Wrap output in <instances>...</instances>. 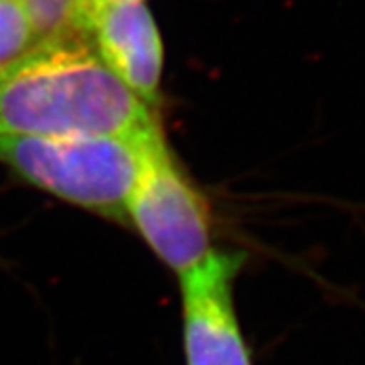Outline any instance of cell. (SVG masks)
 <instances>
[{
	"instance_id": "6da1fadb",
	"label": "cell",
	"mask_w": 365,
	"mask_h": 365,
	"mask_svg": "<svg viewBox=\"0 0 365 365\" xmlns=\"http://www.w3.org/2000/svg\"><path fill=\"white\" fill-rule=\"evenodd\" d=\"M154 128L150 108L69 28L0 67V138L135 135Z\"/></svg>"
},
{
	"instance_id": "7a4b0ae2",
	"label": "cell",
	"mask_w": 365,
	"mask_h": 365,
	"mask_svg": "<svg viewBox=\"0 0 365 365\" xmlns=\"http://www.w3.org/2000/svg\"><path fill=\"white\" fill-rule=\"evenodd\" d=\"M160 128L135 135L0 138V162L26 182L106 217L126 221V206Z\"/></svg>"
},
{
	"instance_id": "3957f363",
	"label": "cell",
	"mask_w": 365,
	"mask_h": 365,
	"mask_svg": "<svg viewBox=\"0 0 365 365\" xmlns=\"http://www.w3.org/2000/svg\"><path fill=\"white\" fill-rule=\"evenodd\" d=\"M126 217L134 221L163 264L178 274L212 252L208 204L173 162L163 139L148 153L130 195Z\"/></svg>"
},
{
	"instance_id": "277c9868",
	"label": "cell",
	"mask_w": 365,
	"mask_h": 365,
	"mask_svg": "<svg viewBox=\"0 0 365 365\" xmlns=\"http://www.w3.org/2000/svg\"><path fill=\"white\" fill-rule=\"evenodd\" d=\"M67 28L86 37L102 61L148 108L156 104L163 46L143 2L73 0Z\"/></svg>"
},
{
	"instance_id": "5b68a950",
	"label": "cell",
	"mask_w": 365,
	"mask_h": 365,
	"mask_svg": "<svg viewBox=\"0 0 365 365\" xmlns=\"http://www.w3.org/2000/svg\"><path fill=\"white\" fill-rule=\"evenodd\" d=\"M240 267L237 255L212 250L180 274L185 365H252L232 302V280Z\"/></svg>"
},
{
	"instance_id": "8992f818",
	"label": "cell",
	"mask_w": 365,
	"mask_h": 365,
	"mask_svg": "<svg viewBox=\"0 0 365 365\" xmlns=\"http://www.w3.org/2000/svg\"><path fill=\"white\" fill-rule=\"evenodd\" d=\"M36 41L19 0H0V67L26 52Z\"/></svg>"
},
{
	"instance_id": "52a82bcc",
	"label": "cell",
	"mask_w": 365,
	"mask_h": 365,
	"mask_svg": "<svg viewBox=\"0 0 365 365\" xmlns=\"http://www.w3.org/2000/svg\"><path fill=\"white\" fill-rule=\"evenodd\" d=\"M37 41L67 30L73 0H19Z\"/></svg>"
},
{
	"instance_id": "ba28073f",
	"label": "cell",
	"mask_w": 365,
	"mask_h": 365,
	"mask_svg": "<svg viewBox=\"0 0 365 365\" xmlns=\"http://www.w3.org/2000/svg\"><path fill=\"white\" fill-rule=\"evenodd\" d=\"M111 2H143V0H111Z\"/></svg>"
}]
</instances>
